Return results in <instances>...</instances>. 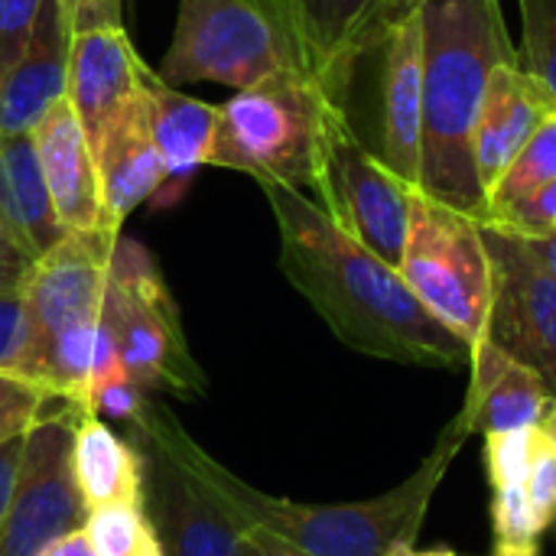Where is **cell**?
Here are the masks:
<instances>
[{
    "mask_svg": "<svg viewBox=\"0 0 556 556\" xmlns=\"http://www.w3.org/2000/svg\"><path fill=\"white\" fill-rule=\"evenodd\" d=\"M482 238L492 261V303L482 339L534 368L556 401V277L518 231L482 218Z\"/></svg>",
    "mask_w": 556,
    "mask_h": 556,
    "instance_id": "cell-11",
    "label": "cell"
},
{
    "mask_svg": "<svg viewBox=\"0 0 556 556\" xmlns=\"http://www.w3.org/2000/svg\"><path fill=\"white\" fill-rule=\"evenodd\" d=\"M515 231V228H511ZM525 244L531 248V254L551 270L556 277V231H544V235H521Z\"/></svg>",
    "mask_w": 556,
    "mask_h": 556,
    "instance_id": "cell-40",
    "label": "cell"
},
{
    "mask_svg": "<svg viewBox=\"0 0 556 556\" xmlns=\"http://www.w3.org/2000/svg\"><path fill=\"white\" fill-rule=\"evenodd\" d=\"M75 407L55 397L26 433L13 502L0 531V556H36L62 534L85 528L88 508L68 463Z\"/></svg>",
    "mask_w": 556,
    "mask_h": 556,
    "instance_id": "cell-10",
    "label": "cell"
},
{
    "mask_svg": "<svg viewBox=\"0 0 556 556\" xmlns=\"http://www.w3.org/2000/svg\"><path fill=\"white\" fill-rule=\"evenodd\" d=\"M52 401L55 397H49L39 384L0 371V446L16 437H26Z\"/></svg>",
    "mask_w": 556,
    "mask_h": 556,
    "instance_id": "cell-28",
    "label": "cell"
},
{
    "mask_svg": "<svg viewBox=\"0 0 556 556\" xmlns=\"http://www.w3.org/2000/svg\"><path fill=\"white\" fill-rule=\"evenodd\" d=\"M29 352V316L23 290L0 293V371L20 375Z\"/></svg>",
    "mask_w": 556,
    "mask_h": 556,
    "instance_id": "cell-32",
    "label": "cell"
},
{
    "mask_svg": "<svg viewBox=\"0 0 556 556\" xmlns=\"http://www.w3.org/2000/svg\"><path fill=\"white\" fill-rule=\"evenodd\" d=\"M121 231H68L42 257L23 287L29 316V352L20 378L33 381L46 352L65 339L94 332L101 326L108 270Z\"/></svg>",
    "mask_w": 556,
    "mask_h": 556,
    "instance_id": "cell-9",
    "label": "cell"
},
{
    "mask_svg": "<svg viewBox=\"0 0 556 556\" xmlns=\"http://www.w3.org/2000/svg\"><path fill=\"white\" fill-rule=\"evenodd\" d=\"M36 254L16 238V231L0 215V293H16L33 274Z\"/></svg>",
    "mask_w": 556,
    "mask_h": 556,
    "instance_id": "cell-35",
    "label": "cell"
},
{
    "mask_svg": "<svg viewBox=\"0 0 556 556\" xmlns=\"http://www.w3.org/2000/svg\"><path fill=\"white\" fill-rule=\"evenodd\" d=\"M521 65L547 85L556 101V0H518Z\"/></svg>",
    "mask_w": 556,
    "mask_h": 556,
    "instance_id": "cell-27",
    "label": "cell"
},
{
    "mask_svg": "<svg viewBox=\"0 0 556 556\" xmlns=\"http://www.w3.org/2000/svg\"><path fill=\"white\" fill-rule=\"evenodd\" d=\"M33 143H36L46 189H49V199L62 228L65 231H98V228L121 231L108 218L91 143L65 98L55 101L39 117V124L33 127Z\"/></svg>",
    "mask_w": 556,
    "mask_h": 556,
    "instance_id": "cell-16",
    "label": "cell"
},
{
    "mask_svg": "<svg viewBox=\"0 0 556 556\" xmlns=\"http://www.w3.org/2000/svg\"><path fill=\"white\" fill-rule=\"evenodd\" d=\"M72 26L59 0H42L23 59L0 78V137L33 134L39 117L65 98Z\"/></svg>",
    "mask_w": 556,
    "mask_h": 556,
    "instance_id": "cell-19",
    "label": "cell"
},
{
    "mask_svg": "<svg viewBox=\"0 0 556 556\" xmlns=\"http://www.w3.org/2000/svg\"><path fill=\"white\" fill-rule=\"evenodd\" d=\"M150 407H153V394H147L127 371L94 384L91 401H88V410H94L98 417L111 424H124L127 430L140 427Z\"/></svg>",
    "mask_w": 556,
    "mask_h": 556,
    "instance_id": "cell-29",
    "label": "cell"
},
{
    "mask_svg": "<svg viewBox=\"0 0 556 556\" xmlns=\"http://www.w3.org/2000/svg\"><path fill=\"white\" fill-rule=\"evenodd\" d=\"M424 16V153L420 186L427 195L485 215L476 176L472 130L498 62H521L498 0H427Z\"/></svg>",
    "mask_w": 556,
    "mask_h": 556,
    "instance_id": "cell-3",
    "label": "cell"
},
{
    "mask_svg": "<svg viewBox=\"0 0 556 556\" xmlns=\"http://www.w3.org/2000/svg\"><path fill=\"white\" fill-rule=\"evenodd\" d=\"M541 427H544V430H547V433L556 440V401L551 404V410H547V417H544V424H541Z\"/></svg>",
    "mask_w": 556,
    "mask_h": 556,
    "instance_id": "cell-41",
    "label": "cell"
},
{
    "mask_svg": "<svg viewBox=\"0 0 556 556\" xmlns=\"http://www.w3.org/2000/svg\"><path fill=\"white\" fill-rule=\"evenodd\" d=\"M140 91L147 104V124L153 147L166 166V182L156 192V205H176L192 182L199 166H208L215 130H218V104H208L202 98L182 94L176 85L160 78L150 65H143Z\"/></svg>",
    "mask_w": 556,
    "mask_h": 556,
    "instance_id": "cell-18",
    "label": "cell"
},
{
    "mask_svg": "<svg viewBox=\"0 0 556 556\" xmlns=\"http://www.w3.org/2000/svg\"><path fill=\"white\" fill-rule=\"evenodd\" d=\"M238 556H306L303 551L290 547L287 541L267 534V531H257V528H241V538H238Z\"/></svg>",
    "mask_w": 556,
    "mask_h": 556,
    "instance_id": "cell-38",
    "label": "cell"
},
{
    "mask_svg": "<svg viewBox=\"0 0 556 556\" xmlns=\"http://www.w3.org/2000/svg\"><path fill=\"white\" fill-rule=\"evenodd\" d=\"M0 215L36 257L68 235L52 208L33 134L0 137Z\"/></svg>",
    "mask_w": 556,
    "mask_h": 556,
    "instance_id": "cell-23",
    "label": "cell"
},
{
    "mask_svg": "<svg viewBox=\"0 0 556 556\" xmlns=\"http://www.w3.org/2000/svg\"><path fill=\"white\" fill-rule=\"evenodd\" d=\"M72 479L88 511L143 505V453L111 420L88 407L72 417Z\"/></svg>",
    "mask_w": 556,
    "mask_h": 556,
    "instance_id": "cell-21",
    "label": "cell"
},
{
    "mask_svg": "<svg viewBox=\"0 0 556 556\" xmlns=\"http://www.w3.org/2000/svg\"><path fill=\"white\" fill-rule=\"evenodd\" d=\"M280 72H309L290 0H179L160 78L238 91Z\"/></svg>",
    "mask_w": 556,
    "mask_h": 556,
    "instance_id": "cell-5",
    "label": "cell"
},
{
    "mask_svg": "<svg viewBox=\"0 0 556 556\" xmlns=\"http://www.w3.org/2000/svg\"><path fill=\"white\" fill-rule=\"evenodd\" d=\"M101 326L111 332L127 375L147 394L205 397L208 381L189 352L179 306L140 241L117 238L114 244Z\"/></svg>",
    "mask_w": 556,
    "mask_h": 556,
    "instance_id": "cell-6",
    "label": "cell"
},
{
    "mask_svg": "<svg viewBox=\"0 0 556 556\" xmlns=\"http://www.w3.org/2000/svg\"><path fill=\"white\" fill-rule=\"evenodd\" d=\"M525 492H528L531 508L544 521V528H551L556 521V440L544 427H538V437H534Z\"/></svg>",
    "mask_w": 556,
    "mask_h": 556,
    "instance_id": "cell-31",
    "label": "cell"
},
{
    "mask_svg": "<svg viewBox=\"0 0 556 556\" xmlns=\"http://www.w3.org/2000/svg\"><path fill=\"white\" fill-rule=\"evenodd\" d=\"M397 270L424 309L476 349L485 336L492 303V261L482 238V218L414 186Z\"/></svg>",
    "mask_w": 556,
    "mask_h": 556,
    "instance_id": "cell-7",
    "label": "cell"
},
{
    "mask_svg": "<svg viewBox=\"0 0 556 556\" xmlns=\"http://www.w3.org/2000/svg\"><path fill=\"white\" fill-rule=\"evenodd\" d=\"M534 437H538V427L511 430V433H489L485 437V453H489L485 459H489L492 489L525 485L531 453H534Z\"/></svg>",
    "mask_w": 556,
    "mask_h": 556,
    "instance_id": "cell-30",
    "label": "cell"
},
{
    "mask_svg": "<svg viewBox=\"0 0 556 556\" xmlns=\"http://www.w3.org/2000/svg\"><path fill=\"white\" fill-rule=\"evenodd\" d=\"M424 153V16L404 10L384 29L381 160L407 186H420Z\"/></svg>",
    "mask_w": 556,
    "mask_h": 556,
    "instance_id": "cell-14",
    "label": "cell"
},
{
    "mask_svg": "<svg viewBox=\"0 0 556 556\" xmlns=\"http://www.w3.org/2000/svg\"><path fill=\"white\" fill-rule=\"evenodd\" d=\"M127 433H140L166 450L235 518L238 528L267 531L306 556H401L414 551L430 511V498L472 433V424L466 410H459V417L440 433L433 453L407 482L378 498L349 505H303L248 485L218 459H212L156 401L143 424Z\"/></svg>",
    "mask_w": 556,
    "mask_h": 556,
    "instance_id": "cell-2",
    "label": "cell"
},
{
    "mask_svg": "<svg viewBox=\"0 0 556 556\" xmlns=\"http://www.w3.org/2000/svg\"><path fill=\"white\" fill-rule=\"evenodd\" d=\"M472 381L466 397V417L472 424V433H511L541 427L554 394L541 381V375L508 352H502L495 342L479 339L472 349Z\"/></svg>",
    "mask_w": 556,
    "mask_h": 556,
    "instance_id": "cell-20",
    "label": "cell"
},
{
    "mask_svg": "<svg viewBox=\"0 0 556 556\" xmlns=\"http://www.w3.org/2000/svg\"><path fill=\"white\" fill-rule=\"evenodd\" d=\"M81 531L94 556H163L160 534L143 505H108L88 511Z\"/></svg>",
    "mask_w": 556,
    "mask_h": 556,
    "instance_id": "cell-25",
    "label": "cell"
},
{
    "mask_svg": "<svg viewBox=\"0 0 556 556\" xmlns=\"http://www.w3.org/2000/svg\"><path fill=\"white\" fill-rule=\"evenodd\" d=\"M72 33L101 26V23H121V0H59Z\"/></svg>",
    "mask_w": 556,
    "mask_h": 556,
    "instance_id": "cell-36",
    "label": "cell"
},
{
    "mask_svg": "<svg viewBox=\"0 0 556 556\" xmlns=\"http://www.w3.org/2000/svg\"><path fill=\"white\" fill-rule=\"evenodd\" d=\"M42 0H0V78L23 59Z\"/></svg>",
    "mask_w": 556,
    "mask_h": 556,
    "instance_id": "cell-33",
    "label": "cell"
},
{
    "mask_svg": "<svg viewBox=\"0 0 556 556\" xmlns=\"http://www.w3.org/2000/svg\"><path fill=\"white\" fill-rule=\"evenodd\" d=\"M280 231V270L355 352L420 368H459L472 349L410 293L401 270L345 235L300 189L261 186Z\"/></svg>",
    "mask_w": 556,
    "mask_h": 556,
    "instance_id": "cell-1",
    "label": "cell"
},
{
    "mask_svg": "<svg viewBox=\"0 0 556 556\" xmlns=\"http://www.w3.org/2000/svg\"><path fill=\"white\" fill-rule=\"evenodd\" d=\"M556 179V111L541 121V127L531 134V140L518 150V156L508 163V169L495 179V186L485 192V215L498 218L515 202L528 199L534 189Z\"/></svg>",
    "mask_w": 556,
    "mask_h": 556,
    "instance_id": "cell-24",
    "label": "cell"
},
{
    "mask_svg": "<svg viewBox=\"0 0 556 556\" xmlns=\"http://www.w3.org/2000/svg\"><path fill=\"white\" fill-rule=\"evenodd\" d=\"M36 556H94V554H91V544H88L85 531L78 528V531H68V534H62L59 541L46 544V547H42Z\"/></svg>",
    "mask_w": 556,
    "mask_h": 556,
    "instance_id": "cell-39",
    "label": "cell"
},
{
    "mask_svg": "<svg viewBox=\"0 0 556 556\" xmlns=\"http://www.w3.org/2000/svg\"><path fill=\"white\" fill-rule=\"evenodd\" d=\"M23 446H26V437H16V440L0 446V531H3V521H7L10 502H13V489H16V476H20V463H23Z\"/></svg>",
    "mask_w": 556,
    "mask_h": 556,
    "instance_id": "cell-37",
    "label": "cell"
},
{
    "mask_svg": "<svg viewBox=\"0 0 556 556\" xmlns=\"http://www.w3.org/2000/svg\"><path fill=\"white\" fill-rule=\"evenodd\" d=\"M143 65L147 62L121 23H101L72 33L65 101L72 104L91 153L104 140L108 127L140 98Z\"/></svg>",
    "mask_w": 556,
    "mask_h": 556,
    "instance_id": "cell-13",
    "label": "cell"
},
{
    "mask_svg": "<svg viewBox=\"0 0 556 556\" xmlns=\"http://www.w3.org/2000/svg\"><path fill=\"white\" fill-rule=\"evenodd\" d=\"M489 222H498L505 228H515L518 235H544V231H556V179L534 189L528 199L515 202L511 208H505L498 218H489Z\"/></svg>",
    "mask_w": 556,
    "mask_h": 556,
    "instance_id": "cell-34",
    "label": "cell"
},
{
    "mask_svg": "<svg viewBox=\"0 0 556 556\" xmlns=\"http://www.w3.org/2000/svg\"><path fill=\"white\" fill-rule=\"evenodd\" d=\"M290 10L309 72L342 104L358 55L404 13L397 0H290Z\"/></svg>",
    "mask_w": 556,
    "mask_h": 556,
    "instance_id": "cell-15",
    "label": "cell"
},
{
    "mask_svg": "<svg viewBox=\"0 0 556 556\" xmlns=\"http://www.w3.org/2000/svg\"><path fill=\"white\" fill-rule=\"evenodd\" d=\"M336 104L342 101L309 72H280L238 88L218 104L208 166L248 173L261 186L277 182L316 192L326 117Z\"/></svg>",
    "mask_w": 556,
    "mask_h": 556,
    "instance_id": "cell-4",
    "label": "cell"
},
{
    "mask_svg": "<svg viewBox=\"0 0 556 556\" xmlns=\"http://www.w3.org/2000/svg\"><path fill=\"white\" fill-rule=\"evenodd\" d=\"M104 208L111 225H124L134 208L156 199L166 182V166L153 147L143 91L140 98L108 127L104 140L94 150Z\"/></svg>",
    "mask_w": 556,
    "mask_h": 556,
    "instance_id": "cell-22",
    "label": "cell"
},
{
    "mask_svg": "<svg viewBox=\"0 0 556 556\" xmlns=\"http://www.w3.org/2000/svg\"><path fill=\"white\" fill-rule=\"evenodd\" d=\"M410 189L381 156H375L349 124L345 104L326 117L316 202L358 244L397 267L410 222Z\"/></svg>",
    "mask_w": 556,
    "mask_h": 556,
    "instance_id": "cell-8",
    "label": "cell"
},
{
    "mask_svg": "<svg viewBox=\"0 0 556 556\" xmlns=\"http://www.w3.org/2000/svg\"><path fill=\"white\" fill-rule=\"evenodd\" d=\"M492 525H495V554L502 556H538V541L547 531L538 511L531 508L525 485L495 489Z\"/></svg>",
    "mask_w": 556,
    "mask_h": 556,
    "instance_id": "cell-26",
    "label": "cell"
},
{
    "mask_svg": "<svg viewBox=\"0 0 556 556\" xmlns=\"http://www.w3.org/2000/svg\"><path fill=\"white\" fill-rule=\"evenodd\" d=\"M401 556H459V554H453V551H430V554H417V551H407V554H401Z\"/></svg>",
    "mask_w": 556,
    "mask_h": 556,
    "instance_id": "cell-42",
    "label": "cell"
},
{
    "mask_svg": "<svg viewBox=\"0 0 556 556\" xmlns=\"http://www.w3.org/2000/svg\"><path fill=\"white\" fill-rule=\"evenodd\" d=\"M554 111V94L521 62H498L492 68L472 130V160L482 192L495 186L541 121Z\"/></svg>",
    "mask_w": 556,
    "mask_h": 556,
    "instance_id": "cell-17",
    "label": "cell"
},
{
    "mask_svg": "<svg viewBox=\"0 0 556 556\" xmlns=\"http://www.w3.org/2000/svg\"><path fill=\"white\" fill-rule=\"evenodd\" d=\"M401 3V10H414V7H424L427 0H397Z\"/></svg>",
    "mask_w": 556,
    "mask_h": 556,
    "instance_id": "cell-43",
    "label": "cell"
},
{
    "mask_svg": "<svg viewBox=\"0 0 556 556\" xmlns=\"http://www.w3.org/2000/svg\"><path fill=\"white\" fill-rule=\"evenodd\" d=\"M143 453V508L163 556H238L235 518L153 440L127 433Z\"/></svg>",
    "mask_w": 556,
    "mask_h": 556,
    "instance_id": "cell-12",
    "label": "cell"
}]
</instances>
